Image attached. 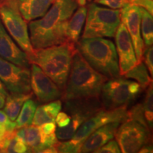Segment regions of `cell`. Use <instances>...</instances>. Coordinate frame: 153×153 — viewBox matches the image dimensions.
I'll use <instances>...</instances> for the list:
<instances>
[{
  "mask_svg": "<svg viewBox=\"0 0 153 153\" xmlns=\"http://www.w3.org/2000/svg\"><path fill=\"white\" fill-rule=\"evenodd\" d=\"M76 0H55L41 19L30 22V41L34 50L67 43L68 22L77 9Z\"/></svg>",
  "mask_w": 153,
  "mask_h": 153,
  "instance_id": "6da1fadb",
  "label": "cell"
},
{
  "mask_svg": "<svg viewBox=\"0 0 153 153\" xmlns=\"http://www.w3.org/2000/svg\"><path fill=\"white\" fill-rule=\"evenodd\" d=\"M108 79L91 67L77 50L74 52L62 99L99 98L103 85Z\"/></svg>",
  "mask_w": 153,
  "mask_h": 153,
  "instance_id": "7a4b0ae2",
  "label": "cell"
},
{
  "mask_svg": "<svg viewBox=\"0 0 153 153\" xmlns=\"http://www.w3.org/2000/svg\"><path fill=\"white\" fill-rule=\"evenodd\" d=\"M76 50L74 43L70 42L36 49L29 61L30 64L33 63L41 68L61 90H64Z\"/></svg>",
  "mask_w": 153,
  "mask_h": 153,
  "instance_id": "3957f363",
  "label": "cell"
},
{
  "mask_svg": "<svg viewBox=\"0 0 153 153\" xmlns=\"http://www.w3.org/2000/svg\"><path fill=\"white\" fill-rule=\"evenodd\" d=\"M76 48L96 71L108 79L120 76L118 55L112 41L102 38H82Z\"/></svg>",
  "mask_w": 153,
  "mask_h": 153,
  "instance_id": "277c9868",
  "label": "cell"
},
{
  "mask_svg": "<svg viewBox=\"0 0 153 153\" xmlns=\"http://www.w3.org/2000/svg\"><path fill=\"white\" fill-rule=\"evenodd\" d=\"M120 23V10L91 4L88 7L82 38L114 37Z\"/></svg>",
  "mask_w": 153,
  "mask_h": 153,
  "instance_id": "5b68a950",
  "label": "cell"
},
{
  "mask_svg": "<svg viewBox=\"0 0 153 153\" xmlns=\"http://www.w3.org/2000/svg\"><path fill=\"white\" fill-rule=\"evenodd\" d=\"M142 91L137 82L128 80L120 76L107 80L101 89V104L103 108L113 109L128 106Z\"/></svg>",
  "mask_w": 153,
  "mask_h": 153,
  "instance_id": "8992f818",
  "label": "cell"
},
{
  "mask_svg": "<svg viewBox=\"0 0 153 153\" xmlns=\"http://www.w3.org/2000/svg\"><path fill=\"white\" fill-rule=\"evenodd\" d=\"M0 19L10 36L29 58L33 54L34 49L30 41L27 24L20 13L14 7L3 2L0 5Z\"/></svg>",
  "mask_w": 153,
  "mask_h": 153,
  "instance_id": "52a82bcc",
  "label": "cell"
},
{
  "mask_svg": "<svg viewBox=\"0 0 153 153\" xmlns=\"http://www.w3.org/2000/svg\"><path fill=\"white\" fill-rule=\"evenodd\" d=\"M115 136L122 152L133 153L138 152L143 145L150 142V131L148 126L127 119L118 126Z\"/></svg>",
  "mask_w": 153,
  "mask_h": 153,
  "instance_id": "ba28073f",
  "label": "cell"
},
{
  "mask_svg": "<svg viewBox=\"0 0 153 153\" xmlns=\"http://www.w3.org/2000/svg\"><path fill=\"white\" fill-rule=\"evenodd\" d=\"M127 119V106H123L113 109L101 108L90 118L86 120L72 137L70 140L75 145L82 146L84 141L94 131L107 123L118 122L121 123Z\"/></svg>",
  "mask_w": 153,
  "mask_h": 153,
  "instance_id": "9c48e42d",
  "label": "cell"
},
{
  "mask_svg": "<svg viewBox=\"0 0 153 153\" xmlns=\"http://www.w3.org/2000/svg\"><path fill=\"white\" fill-rule=\"evenodd\" d=\"M0 80L11 93L31 92L30 70L9 62L0 57Z\"/></svg>",
  "mask_w": 153,
  "mask_h": 153,
  "instance_id": "30bf717a",
  "label": "cell"
},
{
  "mask_svg": "<svg viewBox=\"0 0 153 153\" xmlns=\"http://www.w3.org/2000/svg\"><path fill=\"white\" fill-rule=\"evenodd\" d=\"M120 20H122L131 36L138 64L143 60V51L145 48L140 33V7L131 4L124 6L120 10Z\"/></svg>",
  "mask_w": 153,
  "mask_h": 153,
  "instance_id": "8fae6325",
  "label": "cell"
},
{
  "mask_svg": "<svg viewBox=\"0 0 153 153\" xmlns=\"http://www.w3.org/2000/svg\"><path fill=\"white\" fill-rule=\"evenodd\" d=\"M30 87L38 100L42 103L59 99L62 96L61 89L37 65L32 63Z\"/></svg>",
  "mask_w": 153,
  "mask_h": 153,
  "instance_id": "7c38bea8",
  "label": "cell"
},
{
  "mask_svg": "<svg viewBox=\"0 0 153 153\" xmlns=\"http://www.w3.org/2000/svg\"><path fill=\"white\" fill-rule=\"evenodd\" d=\"M115 36L120 75H124L137 64L136 55L131 38L123 23H120Z\"/></svg>",
  "mask_w": 153,
  "mask_h": 153,
  "instance_id": "4fadbf2b",
  "label": "cell"
},
{
  "mask_svg": "<svg viewBox=\"0 0 153 153\" xmlns=\"http://www.w3.org/2000/svg\"><path fill=\"white\" fill-rule=\"evenodd\" d=\"M0 57L23 68H29L30 62L26 53L14 43L6 31L0 19Z\"/></svg>",
  "mask_w": 153,
  "mask_h": 153,
  "instance_id": "5bb4252c",
  "label": "cell"
},
{
  "mask_svg": "<svg viewBox=\"0 0 153 153\" xmlns=\"http://www.w3.org/2000/svg\"><path fill=\"white\" fill-rule=\"evenodd\" d=\"M55 0H5L4 2L16 9L24 20H34L42 17Z\"/></svg>",
  "mask_w": 153,
  "mask_h": 153,
  "instance_id": "9a60e30c",
  "label": "cell"
},
{
  "mask_svg": "<svg viewBox=\"0 0 153 153\" xmlns=\"http://www.w3.org/2000/svg\"><path fill=\"white\" fill-rule=\"evenodd\" d=\"M120 123L113 122L99 128L84 141L80 152H94L115 137Z\"/></svg>",
  "mask_w": 153,
  "mask_h": 153,
  "instance_id": "2e32d148",
  "label": "cell"
},
{
  "mask_svg": "<svg viewBox=\"0 0 153 153\" xmlns=\"http://www.w3.org/2000/svg\"><path fill=\"white\" fill-rule=\"evenodd\" d=\"M16 135L27 146V152H41L42 150L40 127L32 124L16 128Z\"/></svg>",
  "mask_w": 153,
  "mask_h": 153,
  "instance_id": "e0dca14e",
  "label": "cell"
},
{
  "mask_svg": "<svg viewBox=\"0 0 153 153\" xmlns=\"http://www.w3.org/2000/svg\"><path fill=\"white\" fill-rule=\"evenodd\" d=\"M87 13V7L81 6L69 19L66 29V38L68 42L75 43L78 41L85 22Z\"/></svg>",
  "mask_w": 153,
  "mask_h": 153,
  "instance_id": "ac0fdd59",
  "label": "cell"
},
{
  "mask_svg": "<svg viewBox=\"0 0 153 153\" xmlns=\"http://www.w3.org/2000/svg\"><path fill=\"white\" fill-rule=\"evenodd\" d=\"M33 94L32 92L28 94L11 93L6 97L4 111L8 116L9 119L12 121L16 120L18 117L19 112L22 109L23 104L28 99H31Z\"/></svg>",
  "mask_w": 153,
  "mask_h": 153,
  "instance_id": "d6986e66",
  "label": "cell"
},
{
  "mask_svg": "<svg viewBox=\"0 0 153 153\" xmlns=\"http://www.w3.org/2000/svg\"><path fill=\"white\" fill-rule=\"evenodd\" d=\"M70 116H71V120L68 126L62 128L58 127V128L55 131L57 138L60 140L65 141L71 139L79 128V126L86 120L91 117L88 115L79 114V113L70 115Z\"/></svg>",
  "mask_w": 153,
  "mask_h": 153,
  "instance_id": "ffe728a7",
  "label": "cell"
},
{
  "mask_svg": "<svg viewBox=\"0 0 153 153\" xmlns=\"http://www.w3.org/2000/svg\"><path fill=\"white\" fill-rule=\"evenodd\" d=\"M36 108L37 104L33 99H29L25 101L15 122L16 128L28 126L32 123Z\"/></svg>",
  "mask_w": 153,
  "mask_h": 153,
  "instance_id": "44dd1931",
  "label": "cell"
},
{
  "mask_svg": "<svg viewBox=\"0 0 153 153\" xmlns=\"http://www.w3.org/2000/svg\"><path fill=\"white\" fill-rule=\"evenodd\" d=\"M126 78H131L135 79L140 85L142 89H145L152 83V79L150 78L146 66L143 63L139 62L128 72L123 75Z\"/></svg>",
  "mask_w": 153,
  "mask_h": 153,
  "instance_id": "7402d4cb",
  "label": "cell"
},
{
  "mask_svg": "<svg viewBox=\"0 0 153 153\" xmlns=\"http://www.w3.org/2000/svg\"><path fill=\"white\" fill-rule=\"evenodd\" d=\"M141 10V31L142 38L145 47L151 46L153 43V19L151 14L146 9L140 7Z\"/></svg>",
  "mask_w": 153,
  "mask_h": 153,
  "instance_id": "603a6c76",
  "label": "cell"
},
{
  "mask_svg": "<svg viewBox=\"0 0 153 153\" xmlns=\"http://www.w3.org/2000/svg\"><path fill=\"white\" fill-rule=\"evenodd\" d=\"M153 89L152 82L149 85L148 90L146 91L144 103L143 108L144 111L145 120L148 124L149 128H152L153 125Z\"/></svg>",
  "mask_w": 153,
  "mask_h": 153,
  "instance_id": "cb8c5ba5",
  "label": "cell"
},
{
  "mask_svg": "<svg viewBox=\"0 0 153 153\" xmlns=\"http://www.w3.org/2000/svg\"><path fill=\"white\" fill-rule=\"evenodd\" d=\"M55 118L48 111L44 105H42L36 108L31 124L40 126L48 122H55Z\"/></svg>",
  "mask_w": 153,
  "mask_h": 153,
  "instance_id": "d4e9b609",
  "label": "cell"
},
{
  "mask_svg": "<svg viewBox=\"0 0 153 153\" xmlns=\"http://www.w3.org/2000/svg\"><path fill=\"white\" fill-rule=\"evenodd\" d=\"M27 146L22 139L16 136V133L12 135L9 139L7 145L6 152L24 153L27 152Z\"/></svg>",
  "mask_w": 153,
  "mask_h": 153,
  "instance_id": "484cf974",
  "label": "cell"
},
{
  "mask_svg": "<svg viewBox=\"0 0 153 153\" xmlns=\"http://www.w3.org/2000/svg\"><path fill=\"white\" fill-rule=\"evenodd\" d=\"M127 119L136 120L144 126H148L146 120H145L144 111H143L142 104L135 105L131 110L127 111Z\"/></svg>",
  "mask_w": 153,
  "mask_h": 153,
  "instance_id": "4316f807",
  "label": "cell"
},
{
  "mask_svg": "<svg viewBox=\"0 0 153 153\" xmlns=\"http://www.w3.org/2000/svg\"><path fill=\"white\" fill-rule=\"evenodd\" d=\"M81 147L79 145H75L70 140H68V141L65 140V142L57 143V152H80Z\"/></svg>",
  "mask_w": 153,
  "mask_h": 153,
  "instance_id": "83f0119b",
  "label": "cell"
},
{
  "mask_svg": "<svg viewBox=\"0 0 153 153\" xmlns=\"http://www.w3.org/2000/svg\"><path fill=\"white\" fill-rule=\"evenodd\" d=\"M95 153H120V147L116 140H110L101 148L95 150Z\"/></svg>",
  "mask_w": 153,
  "mask_h": 153,
  "instance_id": "f1b7e54d",
  "label": "cell"
},
{
  "mask_svg": "<svg viewBox=\"0 0 153 153\" xmlns=\"http://www.w3.org/2000/svg\"><path fill=\"white\" fill-rule=\"evenodd\" d=\"M96 2L114 9H121L124 6L130 4L129 0H96Z\"/></svg>",
  "mask_w": 153,
  "mask_h": 153,
  "instance_id": "f546056e",
  "label": "cell"
},
{
  "mask_svg": "<svg viewBox=\"0 0 153 153\" xmlns=\"http://www.w3.org/2000/svg\"><path fill=\"white\" fill-rule=\"evenodd\" d=\"M153 48L152 46H148L143 51V57H144V61L148 68L149 72L152 76L153 74Z\"/></svg>",
  "mask_w": 153,
  "mask_h": 153,
  "instance_id": "4dcf8cb0",
  "label": "cell"
},
{
  "mask_svg": "<svg viewBox=\"0 0 153 153\" xmlns=\"http://www.w3.org/2000/svg\"><path fill=\"white\" fill-rule=\"evenodd\" d=\"M0 124L4 126L7 131H14L16 128V123L9 119L4 111L0 110Z\"/></svg>",
  "mask_w": 153,
  "mask_h": 153,
  "instance_id": "1f68e13d",
  "label": "cell"
},
{
  "mask_svg": "<svg viewBox=\"0 0 153 153\" xmlns=\"http://www.w3.org/2000/svg\"><path fill=\"white\" fill-rule=\"evenodd\" d=\"M39 127L41 136H48L52 135L56 131V125L55 122H48L42 124Z\"/></svg>",
  "mask_w": 153,
  "mask_h": 153,
  "instance_id": "d6a6232c",
  "label": "cell"
},
{
  "mask_svg": "<svg viewBox=\"0 0 153 153\" xmlns=\"http://www.w3.org/2000/svg\"><path fill=\"white\" fill-rule=\"evenodd\" d=\"M129 3L131 4L136 5L137 7H142L149 11L151 14L153 12L152 0H129Z\"/></svg>",
  "mask_w": 153,
  "mask_h": 153,
  "instance_id": "836d02e7",
  "label": "cell"
},
{
  "mask_svg": "<svg viewBox=\"0 0 153 153\" xmlns=\"http://www.w3.org/2000/svg\"><path fill=\"white\" fill-rule=\"evenodd\" d=\"M71 120V116L66 112H59L55 118V121L59 128H62L68 126Z\"/></svg>",
  "mask_w": 153,
  "mask_h": 153,
  "instance_id": "e575fe53",
  "label": "cell"
},
{
  "mask_svg": "<svg viewBox=\"0 0 153 153\" xmlns=\"http://www.w3.org/2000/svg\"><path fill=\"white\" fill-rule=\"evenodd\" d=\"M139 152L140 153H149V152H152V145H149L147 143L143 145V146L140 149Z\"/></svg>",
  "mask_w": 153,
  "mask_h": 153,
  "instance_id": "d590c367",
  "label": "cell"
},
{
  "mask_svg": "<svg viewBox=\"0 0 153 153\" xmlns=\"http://www.w3.org/2000/svg\"><path fill=\"white\" fill-rule=\"evenodd\" d=\"M7 130L4 126L0 124V140H2L4 138L7 133Z\"/></svg>",
  "mask_w": 153,
  "mask_h": 153,
  "instance_id": "8d00e7d4",
  "label": "cell"
},
{
  "mask_svg": "<svg viewBox=\"0 0 153 153\" xmlns=\"http://www.w3.org/2000/svg\"><path fill=\"white\" fill-rule=\"evenodd\" d=\"M6 97H7V95H5L4 94L0 91V108H3L4 106Z\"/></svg>",
  "mask_w": 153,
  "mask_h": 153,
  "instance_id": "74e56055",
  "label": "cell"
},
{
  "mask_svg": "<svg viewBox=\"0 0 153 153\" xmlns=\"http://www.w3.org/2000/svg\"><path fill=\"white\" fill-rule=\"evenodd\" d=\"M0 91L1 92H2L3 94H4L5 95H8V92H7V89H6L4 85H3V83L1 82V80H0Z\"/></svg>",
  "mask_w": 153,
  "mask_h": 153,
  "instance_id": "f35d334b",
  "label": "cell"
},
{
  "mask_svg": "<svg viewBox=\"0 0 153 153\" xmlns=\"http://www.w3.org/2000/svg\"><path fill=\"white\" fill-rule=\"evenodd\" d=\"M77 1L78 4H79L80 6H85L86 2H87V0H76Z\"/></svg>",
  "mask_w": 153,
  "mask_h": 153,
  "instance_id": "ab89813d",
  "label": "cell"
},
{
  "mask_svg": "<svg viewBox=\"0 0 153 153\" xmlns=\"http://www.w3.org/2000/svg\"><path fill=\"white\" fill-rule=\"evenodd\" d=\"M1 152H5V150L2 147V145H1V143H0V153Z\"/></svg>",
  "mask_w": 153,
  "mask_h": 153,
  "instance_id": "60d3db41",
  "label": "cell"
}]
</instances>
